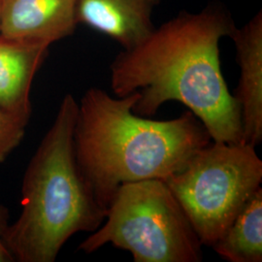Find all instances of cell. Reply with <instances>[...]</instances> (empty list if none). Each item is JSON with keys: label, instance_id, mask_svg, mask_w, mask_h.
Instances as JSON below:
<instances>
[{"label": "cell", "instance_id": "3", "mask_svg": "<svg viewBox=\"0 0 262 262\" xmlns=\"http://www.w3.org/2000/svg\"><path fill=\"white\" fill-rule=\"evenodd\" d=\"M77 111L75 97L64 95L26 169L21 211L4 234L15 261H56L72 236L94 232L103 224L106 210L96 200L76 159Z\"/></svg>", "mask_w": 262, "mask_h": 262}, {"label": "cell", "instance_id": "12", "mask_svg": "<svg viewBox=\"0 0 262 262\" xmlns=\"http://www.w3.org/2000/svg\"><path fill=\"white\" fill-rule=\"evenodd\" d=\"M9 210L0 203V262L15 261L4 243V234L9 226Z\"/></svg>", "mask_w": 262, "mask_h": 262}, {"label": "cell", "instance_id": "10", "mask_svg": "<svg viewBox=\"0 0 262 262\" xmlns=\"http://www.w3.org/2000/svg\"><path fill=\"white\" fill-rule=\"evenodd\" d=\"M211 248L227 261H262L261 187L248 200Z\"/></svg>", "mask_w": 262, "mask_h": 262}, {"label": "cell", "instance_id": "5", "mask_svg": "<svg viewBox=\"0 0 262 262\" xmlns=\"http://www.w3.org/2000/svg\"><path fill=\"white\" fill-rule=\"evenodd\" d=\"M203 246L225 233L262 183L255 147L211 141L165 181Z\"/></svg>", "mask_w": 262, "mask_h": 262}, {"label": "cell", "instance_id": "7", "mask_svg": "<svg viewBox=\"0 0 262 262\" xmlns=\"http://www.w3.org/2000/svg\"><path fill=\"white\" fill-rule=\"evenodd\" d=\"M77 0H0V34L51 45L72 35Z\"/></svg>", "mask_w": 262, "mask_h": 262}, {"label": "cell", "instance_id": "9", "mask_svg": "<svg viewBox=\"0 0 262 262\" xmlns=\"http://www.w3.org/2000/svg\"><path fill=\"white\" fill-rule=\"evenodd\" d=\"M155 0H77L76 19L127 50L149 35Z\"/></svg>", "mask_w": 262, "mask_h": 262}, {"label": "cell", "instance_id": "4", "mask_svg": "<svg viewBox=\"0 0 262 262\" xmlns=\"http://www.w3.org/2000/svg\"><path fill=\"white\" fill-rule=\"evenodd\" d=\"M111 244L135 262H200L195 230L165 181L125 183L106 209L103 224L78 247L84 253Z\"/></svg>", "mask_w": 262, "mask_h": 262}, {"label": "cell", "instance_id": "1", "mask_svg": "<svg viewBox=\"0 0 262 262\" xmlns=\"http://www.w3.org/2000/svg\"><path fill=\"white\" fill-rule=\"evenodd\" d=\"M235 28L220 2L199 12H180L113 59V94L137 92L132 110L147 118L163 104L178 101L204 124L212 140L242 142L240 111L225 82L220 51L222 39L230 37Z\"/></svg>", "mask_w": 262, "mask_h": 262}, {"label": "cell", "instance_id": "8", "mask_svg": "<svg viewBox=\"0 0 262 262\" xmlns=\"http://www.w3.org/2000/svg\"><path fill=\"white\" fill-rule=\"evenodd\" d=\"M50 43L0 34V107L25 122L32 114L30 92Z\"/></svg>", "mask_w": 262, "mask_h": 262}, {"label": "cell", "instance_id": "2", "mask_svg": "<svg viewBox=\"0 0 262 262\" xmlns=\"http://www.w3.org/2000/svg\"><path fill=\"white\" fill-rule=\"evenodd\" d=\"M138 98L137 92L117 97L91 88L78 102L76 159L105 210L122 184L166 181L212 141L189 110L172 120H151L133 112Z\"/></svg>", "mask_w": 262, "mask_h": 262}, {"label": "cell", "instance_id": "6", "mask_svg": "<svg viewBox=\"0 0 262 262\" xmlns=\"http://www.w3.org/2000/svg\"><path fill=\"white\" fill-rule=\"evenodd\" d=\"M240 68L232 94L239 107L242 142L257 147L262 142V12H257L230 35Z\"/></svg>", "mask_w": 262, "mask_h": 262}, {"label": "cell", "instance_id": "14", "mask_svg": "<svg viewBox=\"0 0 262 262\" xmlns=\"http://www.w3.org/2000/svg\"><path fill=\"white\" fill-rule=\"evenodd\" d=\"M155 1H156V3H157V4L159 2V0H155Z\"/></svg>", "mask_w": 262, "mask_h": 262}, {"label": "cell", "instance_id": "11", "mask_svg": "<svg viewBox=\"0 0 262 262\" xmlns=\"http://www.w3.org/2000/svg\"><path fill=\"white\" fill-rule=\"evenodd\" d=\"M28 124V122L0 107V163L20 144Z\"/></svg>", "mask_w": 262, "mask_h": 262}, {"label": "cell", "instance_id": "13", "mask_svg": "<svg viewBox=\"0 0 262 262\" xmlns=\"http://www.w3.org/2000/svg\"><path fill=\"white\" fill-rule=\"evenodd\" d=\"M0 26H1V13H0Z\"/></svg>", "mask_w": 262, "mask_h": 262}]
</instances>
